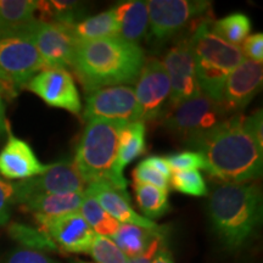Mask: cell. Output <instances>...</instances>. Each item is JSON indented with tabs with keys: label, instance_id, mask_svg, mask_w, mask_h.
Instances as JSON below:
<instances>
[{
	"label": "cell",
	"instance_id": "cell-1",
	"mask_svg": "<svg viewBox=\"0 0 263 263\" xmlns=\"http://www.w3.org/2000/svg\"><path fill=\"white\" fill-rule=\"evenodd\" d=\"M262 111L230 116L192 144L205 161V171L223 183L257 179L263 168Z\"/></svg>",
	"mask_w": 263,
	"mask_h": 263
},
{
	"label": "cell",
	"instance_id": "cell-2",
	"mask_svg": "<svg viewBox=\"0 0 263 263\" xmlns=\"http://www.w3.org/2000/svg\"><path fill=\"white\" fill-rule=\"evenodd\" d=\"M144 61L145 55L139 44L115 37L78 43L71 70L90 94L103 88L134 84Z\"/></svg>",
	"mask_w": 263,
	"mask_h": 263
},
{
	"label": "cell",
	"instance_id": "cell-3",
	"mask_svg": "<svg viewBox=\"0 0 263 263\" xmlns=\"http://www.w3.org/2000/svg\"><path fill=\"white\" fill-rule=\"evenodd\" d=\"M212 228L223 245L238 250L262 221V193L255 183H222L209 200Z\"/></svg>",
	"mask_w": 263,
	"mask_h": 263
},
{
	"label": "cell",
	"instance_id": "cell-4",
	"mask_svg": "<svg viewBox=\"0 0 263 263\" xmlns=\"http://www.w3.org/2000/svg\"><path fill=\"white\" fill-rule=\"evenodd\" d=\"M120 122L91 120L85 123L73 162L85 183H107L126 190L127 182L116 171Z\"/></svg>",
	"mask_w": 263,
	"mask_h": 263
},
{
	"label": "cell",
	"instance_id": "cell-5",
	"mask_svg": "<svg viewBox=\"0 0 263 263\" xmlns=\"http://www.w3.org/2000/svg\"><path fill=\"white\" fill-rule=\"evenodd\" d=\"M210 24L209 18L200 20L190 38L200 90L219 103L227 78L245 57L241 48L213 34Z\"/></svg>",
	"mask_w": 263,
	"mask_h": 263
},
{
	"label": "cell",
	"instance_id": "cell-6",
	"mask_svg": "<svg viewBox=\"0 0 263 263\" xmlns=\"http://www.w3.org/2000/svg\"><path fill=\"white\" fill-rule=\"evenodd\" d=\"M227 118L221 104L200 91L168 110L163 124L170 133L192 146Z\"/></svg>",
	"mask_w": 263,
	"mask_h": 263
},
{
	"label": "cell",
	"instance_id": "cell-7",
	"mask_svg": "<svg viewBox=\"0 0 263 263\" xmlns=\"http://www.w3.org/2000/svg\"><path fill=\"white\" fill-rule=\"evenodd\" d=\"M47 68L34 44L25 37L0 38V82L10 91L26 87Z\"/></svg>",
	"mask_w": 263,
	"mask_h": 263
},
{
	"label": "cell",
	"instance_id": "cell-8",
	"mask_svg": "<svg viewBox=\"0 0 263 263\" xmlns=\"http://www.w3.org/2000/svg\"><path fill=\"white\" fill-rule=\"evenodd\" d=\"M21 37L34 44L47 68L71 70L74 49L78 44L71 26L35 18Z\"/></svg>",
	"mask_w": 263,
	"mask_h": 263
},
{
	"label": "cell",
	"instance_id": "cell-9",
	"mask_svg": "<svg viewBox=\"0 0 263 263\" xmlns=\"http://www.w3.org/2000/svg\"><path fill=\"white\" fill-rule=\"evenodd\" d=\"M211 6L203 0H149L146 2L149 14L150 35L157 42H166L180 29L201 17Z\"/></svg>",
	"mask_w": 263,
	"mask_h": 263
},
{
	"label": "cell",
	"instance_id": "cell-10",
	"mask_svg": "<svg viewBox=\"0 0 263 263\" xmlns=\"http://www.w3.org/2000/svg\"><path fill=\"white\" fill-rule=\"evenodd\" d=\"M14 183L15 203H24L29 197L48 194L84 193L88 184L78 172L73 161L61 160L50 163L41 176Z\"/></svg>",
	"mask_w": 263,
	"mask_h": 263
},
{
	"label": "cell",
	"instance_id": "cell-11",
	"mask_svg": "<svg viewBox=\"0 0 263 263\" xmlns=\"http://www.w3.org/2000/svg\"><path fill=\"white\" fill-rule=\"evenodd\" d=\"M82 118L104 120L128 124L140 121L134 88L130 85H116L95 90L88 95Z\"/></svg>",
	"mask_w": 263,
	"mask_h": 263
},
{
	"label": "cell",
	"instance_id": "cell-12",
	"mask_svg": "<svg viewBox=\"0 0 263 263\" xmlns=\"http://www.w3.org/2000/svg\"><path fill=\"white\" fill-rule=\"evenodd\" d=\"M134 93L139 107L140 122L145 123L161 117L171 95V81L162 61L157 58L145 59L136 82Z\"/></svg>",
	"mask_w": 263,
	"mask_h": 263
},
{
	"label": "cell",
	"instance_id": "cell-13",
	"mask_svg": "<svg viewBox=\"0 0 263 263\" xmlns=\"http://www.w3.org/2000/svg\"><path fill=\"white\" fill-rule=\"evenodd\" d=\"M162 64L171 81V95L167 110L199 94L192 38L177 42L164 55Z\"/></svg>",
	"mask_w": 263,
	"mask_h": 263
},
{
	"label": "cell",
	"instance_id": "cell-14",
	"mask_svg": "<svg viewBox=\"0 0 263 263\" xmlns=\"http://www.w3.org/2000/svg\"><path fill=\"white\" fill-rule=\"evenodd\" d=\"M39 229L47 234L58 249L70 254H88L97 233L80 211L45 217L34 215Z\"/></svg>",
	"mask_w": 263,
	"mask_h": 263
},
{
	"label": "cell",
	"instance_id": "cell-15",
	"mask_svg": "<svg viewBox=\"0 0 263 263\" xmlns=\"http://www.w3.org/2000/svg\"><path fill=\"white\" fill-rule=\"evenodd\" d=\"M26 88L49 106L64 108L74 115L82 112L81 97L70 71L44 68L28 82Z\"/></svg>",
	"mask_w": 263,
	"mask_h": 263
},
{
	"label": "cell",
	"instance_id": "cell-16",
	"mask_svg": "<svg viewBox=\"0 0 263 263\" xmlns=\"http://www.w3.org/2000/svg\"><path fill=\"white\" fill-rule=\"evenodd\" d=\"M263 80L262 64L245 59L227 78L219 104L228 117L239 115L258 91Z\"/></svg>",
	"mask_w": 263,
	"mask_h": 263
},
{
	"label": "cell",
	"instance_id": "cell-17",
	"mask_svg": "<svg viewBox=\"0 0 263 263\" xmlns=\"http://www.w3.org/2000/svg\"><path fill=\"white\" fill-rule=\"evenodd\" d=\"M49 168L43 164L27 141L9 133L8 141L0 151V176L21 182L41 176Z\"/></svg>",
	"mask_w": 263,
	"mask_h": 263
},
{
	"label": "cell",
	"instance_id": "cell-18",
	"mask_svg": "<svg viewBox=\"0 0 263 263\" xmlns=\"http://www.w3.org/2000/svg\"><path fill=\"white\" fill-rule=\"evenodd\" d=\"M85 193L94 196L99 205L120 224H133L146 229H157L160 227L134 211L127 190L117 189L107 183H93L87 186Z\"/></svg>",
	"mask_w": 263,
	"mask_h": 263
},
{
	"label": "cell",
	"instance_id": "cell-19",
	"mask_svg": "<svg viewBox=\"0 0 263 263\" xmlns=\"http://www.w3.org/2000/svg\"><path fill=\"white\" fill-rule=\"evenodd\" d=\"M112 11L116 16L118 29H120L118 37L133 44H139L149 27L146 2L128 0V2L118 3L112 8Z\"/></svg>",
	"mask_w": 263,
	"mask_h": 263
},
{
	"label": "cell",
	"instance_id": "cell-20",
	"mask_svg": "<svg viewBox=\"0 0 263 263\" xmlns=\"http://www.w3.org/2000/svg\"><path fill=\"white\" fill-rule=\"evenodd\" d=\"M38 2L0 0V38L21 37L37 18Z\"/></svg>",
	"mask_w": 263,
	"mask_h": 263
},
{
	"label": "cell",
	"instance_id": "cell-21",
	"mask_svg": "<svg viewBox=\"0 0 263 263\" xmlns=\"http://www.w3.org/2000/svg\"><path fill=\"white\" fill-rule=\"evenodd\" d=\"M83 197L84 193L48 194L29 197L21 205L33 215L55 217L80 211Z\"/></svg>",
	"mask_w": 263,
	"mask_h": 263
},
{
	"label": "cell",
	"instance_id": "cell-22",
	"mask_svg": "<svg viewBox=\"0 0 263 263\" xmlns=\"http://www.w3.org/2000/svg\"><path fill=\"white\" fill-rule=\"evenodd\" d=\"M145 151V123L132 122L124 124L118 136L116 171L123 176V171L130 162Z\"/></svg>",
	"mask_w": 263,
	"mask_h": 263
},
{
	"label": "cell",
	"instance_id": "cell-23",
	"mask_svg": "<svg viewBox=\"0 0 263 263\" xmlns=\"http://www.w3.org/2000/svg\"><path fill=\"white\" fill-rule=\"evenodd\" d=\"M71 28L78 43L115 38L118 37V33H120L112 9L95 16H90V17H85L71 26Z\"/></svg>",
	"mask_w": 263,
	"mask_h": 263
},
{
	"label": "cell",
	"instance_id": "cell-24",
	"mask_svg": "<svg viewBox=\"0 0 263 263\" xmlns=\"http://www.w3.org/2000/svg\"><path fill=\"white\" fill-rule=\"evenodd\" d=\"M166 230L164 227L157 229H146L133 224H120L112 239L127 258L136 257L146 250L160 233Z\"/></svg>",
	"mask_w": 263,
	"mask_h": 263
},
{
	"label": "cell",
	"instance_id": "cell-25",
	"mask_svg": "<svg viewBox=\"0 0 263 263\" xmlns=\"http://www.w3.org/2000/svg\"><path fill=\"white\" fill-rule=\"evenodd\" d=\"M84 5L81 2H62V0H50V2H38L39 17L38 20L49 22H57L65 26H73L83 20Z\"/></svg>",
	"mask_w": 263,
	"mask_h": 263
},
{
	"label": "cell",
	"instance_id": "cell-26",
	"mask_svg": "<svg viewBox=\"0 0 263 263\" xmlns=\"http://www.w3.org/2000/svg\"><path fill=\"white\" fill-rule=\"evenodd\" d=\"M137 202L145 218L154 221L170 211L168 190L144 183H134Z\"/></svg>",
	"mask_w": 263,
	"mask_h": 263
},
{
	"label": "cell",
	"instance_id": "cell-27",
	"mask_svg": "<svg viewBox=\"0 0 263 263\" xmlns=\"http://www.w3.org/2000/svg\"><path fill=\"white\" fill-rule=\"evenodd\" d=\"M210 29L213 34L224 42L240 47L242 42L249 37V33L251 31V21L245 14L234 12L215 22L211 21Z\"/></svg>",
	"mask_w": 263,
	"mask_h": 263
},
{
	"label": "cell",
	"instance_id": "cell-28",
	"mask_svg": "<svg viewBox=\"0 0 263 263\" xmlns=\"http://www.w3.org/2000/svg\"><path fill=\"white\" fill-rule=\"evenodd\" d=\"M80 213L84 217V219L91 227V229L99 235L112 238L115 233L117 232L118 227H120V223L108 215L103 207L99 205L95 197L85 193V190Z\"/></svg>",
	"mask_w": 263,
	"mask_h": 263
},
{
	"label": "cell",
	"instance_id": "cell-29",
	"mask_svg": "<svg viewBox=\"0 0 263 263\" xmlns=\"http://www.w3.org/2000/svg\"><path fill=\"white\" fill-rule=\"evenodd\" d=\"M9 234L24 249L41 252L55 251L58 249L51 239L39 228H32L21 223H12L9 227Z\"/></svg>",
	"mask_w": 263,
	"mask_h": 263
},
{
	"label": "cell",
	"instance_id": "cell-30",
	"mask_svg": "<svg viewBox=\"0 0 263 263\" xmlns=\"http://www.w3.org/2000/svg\"><path fill=\"white\" fill-rule=\"evenodd\" d=\"M170 184L176 192L185 194V195L206 196L209 194L205 179L199 171L173 172Z\"/></svg>",
	"mask_w": 263,
	"mask_h": 263
},
{
	"label": "cell",
	"instance_id": "cell-31",
	"mask_svg": "<svg viewBox=\"0 0 263 263\" xmlns=\"http://www.w3.org/2000/svg\"><path fill=\"white\" fill-rule=\"evenodd\" d=\"M88 255L95 263H126L128 259L112 239L99 234L95 235Z\"/></svg>",
	"mask_w": 263,
	"mask_h": 263
},
{
	"label": "cell",
	"instance_id": "cell-32",
	"mask_svg": "<svg viewBox=\"0 0 263 263\" xmlns=\"http://www.w3.org/2000/svg\"><path fill=\"white\" fill-rule=\"evenodd\" d=\"M164 159L168 163L172 173L183 172V171H205V161L201 154L197 151H179V153L171 154Z\"/></svg>",
	"mask_w": 263,
	"mask_h": 263
},
{
	"label": "cell",
	"instance_id": "cell-33",
	"mask_svg": "<svg viewBox=\"0 0 263 263\" xmlns=\"http://www.w3.org/2000/svg\"><path fill=\"white\" fill-rule=\"evenodd\" d=\"M2 263H59L57 259L51 258L45 252L35 251L24 248H17L9 254L3 259Z\"/></svg>",
	"mask_w": 263,
	"mask_h": 263
},
{
	"label": "cell",
	"instance_id": "cell-34",
	"mask_svg": "<svg viewBox=\"0 0 263 263\" xmlns=\"http://www.w3.org/2000/svg\"><path fill=\"white\" fill-rule=\"evenodd\" d=\"M132 176H133L134 183L150 184V185L157 186V188L170 190V180L161 176L160 173H157L156 171L150 168L143 161L134 168Z\"/></svg>",
	"mask_w": 263,
	"mask_h": 263
},
{
	"label": "cell",
	"instance_id": "cell-35",
	"mask_svg": "<svg viewBox=\"0 0 263 263\" xmlns=\"http://www.w3.org/2000/svg\"><path fill=\"white\" fill-rule=\"evenodd\" d=\"M15 203L14 183L0 177V227L8 224L11 216V206Z\"/></svg>",
	"mask_w": 263,
	"mask_h": 263
},
{
	"label": "cell",
	"instance_id": "cell-36",
	"mask_svg": "<svg viewBox=\"0 0 263 263\" xmlns=\"http://www.w3.org/2000/svg\"><path fill=\"white\" fill-rule=\"evenodd\" d=\"M242 54L248 60L262 64L263 61V34L262 33H255V34L249 35L248 38L242 42Z\"/></svg>",
	"mask_w": 263,
	"mask_h": 263
},
{
	"label": "cell",
	"instance_id": "cell-37",
	"mask_svg": "<svg viewBox=\"0 0 263 263\" xmlns=\"http://www.w3.org/2000/svg\"><path fill=\"white\" fill-rule=\"evenodd\" d=\"M164 242H166V230L160 233V234L151 241V244L147 246L145 251L141 252L140 255L136 256V257L128 258L126 263H151L153 259L155 258V256L159 254L160 250H162L164 248Z\"/></svg>",
	"mask_w": 263,
	"mask_h": 263
},
{
	"label": "cell",
	"instance_id": "cell-38",
	"mask_svg": "<svg viewBox=\"0 0 263 263\" xmlns=\"http://www.w3.org/2000/svg\"><path fill=\"white\" fill-rule=\"evenodd\" d=\"M143 162L147 164L150 168L156 171L157 173H160L161 176H163L164 178H167L168 180L171 179V176H172V171H171L168 163H167V161H166V159H164V157L150 156V157H147V159L144 160Z\"/></svg>",
	"mask_w": 263,
	"mask_h": 263
},
{
	"label": "cell",
	"instance_id": "cell-39",
	"mask_svg": "<svg viewBox=\"0 0 263 263\" xmlns=\"http://www.w3.org/2000/svg\"><path fill=\"white\" fill-rule=\"evenodd\" d=\"M5 103L3 95H0V138L8 130V123H6V114H5Z\"/></svg>",
	"mask_w": 263,
	"mask_h": 263
},
{
	"label": "cell",
	"instance_id": "cell-40",
	"mask_svg": "<svg viewBox=\"0 0 263 263\" xmlns=\"http://www.w3.org/2000/svg\"><path fill=\"white\" fill-rule=\"evenodd\" d=\"M151 263H174V262H173L171 252L166 248H163L162 250H160L159 254L155 256V258L153 259V262Z\"/></svg>",
	"mask_w": 263,
	"mask_h": 263
},
{
	"label": "cell",
	"instance_id": "cell-41",
	"mask_svg": "<svg viewBox=\"0 0 263 263\" xmlns=\"http://www.w3.org/2000/svg\"><path fill=\"white\" fill-rule=\"evenodd\" d=\"M5 91H10V90L8 89V88H6V87H5V85H4V84H3V83H2V82H0V95H2L3 93H5Z\"/></svg>",
	"mask_w": 263,
	"mask_h": 263
},
{
	"label": "cell",
	"instance_id": "cell-42",
	"mask_svg": "<svg viewBox=\"0 0 263 263\" xmlns=\"http://www.w3.org/2000/svg\"><path fill=\"white\" fill-rule=\"evenodd\" d=\"M71 263H90V262H84V261H80V259H73V261H71Z\"/></svg>",
	"mask_w": 263,
	"mask_h": 263
}]
</instances>
